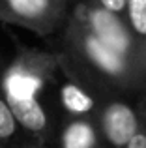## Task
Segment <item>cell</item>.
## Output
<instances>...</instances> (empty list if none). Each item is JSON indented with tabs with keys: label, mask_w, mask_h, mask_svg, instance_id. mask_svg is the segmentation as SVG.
I'll return each mask as SVG.
<instances>
[{
	"label": "cell",
	"mask_w": 146,
	"mask_h": 148,
	"mask_svg": "<svg viewBox=\"0 0 146 148\" xmlns=\"http://www.w3.org/2000/svg\"><path fill=\"white\" fill-rule=\"evenodd\" d=\"M129 148H146V135L143 133H135L128 143Z\"/></svg>",
	"instance_id": "obj_11"
},
{
	"label": "cell",
	"mask_w": 146,
	"mask_h": 148,
	"mask_svg": "<svg viewBox=\"0 0 146 148\" xmlns=\"http://www.w3.org/2000/svg\"><path fill=\"white\" fill-rule=\"evenodd\" d=\"M23 133H25V130L21 127V124H19L17 116H15L10 101L6 99L2 84H0V146L21 143Z\"/></svg>",
	"instance_id": "obj_7"
},
{
	"label": "cell",
	"mask_w": 146,
	"mask_h": 148,
	"mask_svg": "<svg viewBox=\"0 0 146 148\" xmlns=\"http://www.w3.org/2000/svg\"><path fill=\"white\" fill-rule=\"evenodd\" d=\"M128 11L133 30L146 36V0H128Z\"/></svg>",
	"instance_id": "obj_9"
},
{
	"label": "cell",
	"mask_w": 146,
	"mask_h": 148,
	"mask_svg": "<svg viewBox=\"0 0 146 148\" xmlns=\"http://www.w3.org/2000/svg\"><path fill=\"white\" fill-rule=\"evenodd\" d=\"M101 127L105 139L114 146H128L129 139L137 133L135 112L124 103H111L101 114Z\"/></svg>",
	"instance_id": "obj_4"
},
{
	"label": "cell",
	"mask_w": 146,
	"mask_h": 148,
	"mask_svg": "<svg viewBox=\"0 0 146 148\" xmlns=\"http://www.w3.org/2000/svg\"><path fill=\"white\" fill-rule=\"evenodd\" d=\"M66 0H0V21L19 25L41 36L56 32Z\"/></svg>",
	"instance_id": "obj_1"
},
{
	"label": "cell",
	"mask_w": 146,
	"mask_h": 148,
	"mask_svg": "<svg viewBox=\"0 0 146 148\" xmlns=\"http://www.w3.org/2000/svg\"><path fill=\"white\" fill-rule=\"evenodd\" d=\"M96 143V135L90 124L75 120L70 122L60 133V145L66 148H86Z\"/></svg>",
	"instance_id": "obj_8"
},
{
	"label": "cell",
	"mask_w": 146,
	"mask_h": 148,
	"mask_svg": "<svg viewBox=\"0 0 146 148\" xmlns=\"http://www.w3.org/2000/svg\"><path fill=\"white\" fill-rule=\"evenodd\" d=\"M99 4H101V8L114 11V13H120L128 8V0H99Z\"/></svg>",
	"instance_id": "obj_10"
},
{
	"label": "cell",
	"mask_w": 146,
	"mask_h": 148,
	"mask_svg": "<svg viewBox=\"0 0 146 148\" xmlns=\"http://www.w3.org/2000/svg\"><path fill=\"white\" fill-rule=\"evenodd\" d=\"M81 19L101 41H105L113 49L126 54V51L129 49V36L114 11H109L105 8H96L88 13H83Z\"/></svg>",
	"instance_id": "obj_3"
},
{
	"label": "cell",
	"mask_w": 146,
	"mask_h": 148,
	"mask_svg": "<svg viewBox=\"0 0 146 148\" xmlns=\"http://www.w3.org/2000/svg\"><path fill=\"white\" fill-rule=\"evenodd\" d=\"M81 51L88 62L109 75H118L124 69V54L101 41L92 30H84L81 36Z\"/></svg>",
	"instance_id": "obj_5"
},
{
	"label": "cell",
	"mask_w": 146,
	"mask_h": 148,
	"mask_svg": "<svg viewBox=\"0 0 146 148\" xmlns=\"http://www.w3.org/2000/svg\"><path fill=\"white\" fill-rule=\"evenodd\" d=\"M2 84V83H0ZM6 99L10 101L15 116H17L21 127L26 135L34 139L36 145H45L49 143L51 135H55V124L49 118V112L41 105V101L32 94H23V92H13L10 88L2 86Z\"/></svg>",
	"instance_id": "obj_2"
},
{
	"label": "cell",
	"mask_w": 146,
	"mask_h": 148,
	"mask_svg": "<svg viewBox=\"0 0 146 148\" xmlns=\"http://www.w3.org/2000/svg\"><path fill=\"white\" fill-rule=\"evenodd\" d=\"M58 96H60V103L66 109L70 114H88V112L94 109L96 101L90 94L83 90L77 83H71V81H66V83L60 84L58 88Z\"/></svg>",
	"instance_id": "obj_6"
}]
</instances>
